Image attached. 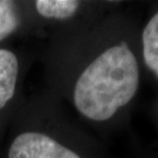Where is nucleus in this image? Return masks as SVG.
Masks as SVG:
<instances>
[{"mask_svg": "<svg viewBox=\"0 0 158 158\" xmlns=\"http://www.w3.org/2000/svg\"><path fill=\"white\" fill-rule=\"evenodd\" d=\"M80 1L75 0H38L35 8L41 17L46 19L64 20L69 19L77 12Z\"/></svg>", "mask_w": 158, "mask_h": 158, "instance_id": "obj_5", "label": "nucleus"}, {"mask_svg": "<svg viewBox=\"0 0 158 158\" xmlns=\"http://www.w3.org/2000/svg\"><path fill=\"white\" fill-rule=\"evenodd\" d=\"M19 63L14 53L0 49V109L11 101L15 93Z\"/></svg>", "mask_w": 158, "mask_h": 158, "instance_id": "obj_3", "label": "nucleus"}, {"mask_svg": "<svg viewBox=\"0 0 158 158\" xmlns=\"http://www.w3.org/2000/svg\"><path fill=\"white\" fill-rule=\"evenodd\" d=\"M8 158H81L51 136L40 132H23L13 141Z\"/></svg>", "mask_w": 158, "mask_h": 158, "instance_id": "obj_2", "label": "nucleus"}, {"mask_svg": "<svg viewBox=\"0 0 158 158\" xmlns=\"http://www.w3.org/2000/svg\"><path fill=\"white\" fill-rule=\"evenodd\" d=\"M142 46L144 63L158 79V12L143 29Z\"/></svg>", "mask_w": 158, "mask_h": 158, "instance_id": "obj_4", "label": "nucleus"}, {"mask_svg": "<svg viewBox=\"0 0 158 158\" xmlns=\"http://www.w3.org/2000/svg\"><path fill=\"white\" fill-rule=\"evenodd\" d=\"M139 68L127 44L107 48L81 73L74 87V104L83 117L104 122L135 97Z\"/></svg>", "mask_w": 158, "mask_h": 158, "instance_id": "obj_1", "label": "nucleus"}, {"mask_svg": "<svg viewBox=\"0 0 158 158\" xmlns=\"http://www.w3.org/2000/svg\"><path fill=\"white\" fill-rule=\"evenodd\" d=\"M20 23L17 7L13 1L0 0V41L10 36Z\"/></svg>", "mask_w": 158, "mask_h": 158, "instance_id": "obj_6", "label": "nucleus"}]
</instances>
